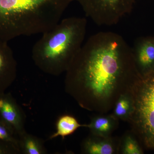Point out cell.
<instances>
[{"label": "cell", "mask_w": 154, "mask_h": 154, "mask_svg": "<svg viewBox=\"0 0 154 154\" xmlns=\"http://www.w3.org/2000/svg\"><path fill=\"white\" fill-rule=\"evenodd\" d=\"M66 73V91L88 110L96 102L110 101L120 87L131 88L141 77L131 48L122 36L110 31L88 38Z\"/></svg>", "instance_id": "obj_1"}, {"label": "cell", "mask_w": 154, "mask_h": 154, "mask_svg": "<svg viewBox=\"0 0 154 154\" xmlns=\"http://www.w3.org/2000/svg\"><path fill=\"white\" fill-rule=\"evenodd\" d=\"M72 0H0V39L42 34L60 21Z\"/></svg>", "instance_id": "obj_2"}, {"label": "cell", "mask_w": 154, "mask_h": 154, "mask_svg": "<svg viewBox=\"0 0 154 154\" xmlns=\"http://www.w3.org/2000/svg\"><path fill=\"white\" fill-rule=\"evenodd\" d=\"M87 26V19L83 17L60 20L42 33L33 45L32 57L34 63L47 74L58 76L66 72L84 44Z\"/></svg>", "instance_id": "obj_3"}, {"label": "cell", "mask_w": 154, "mask_h": 154, "mask_svg": "<svg viewBox=\"0 0 154 154\" xmlns=\"http://www.w3.org/2000/svg\"><path fill=\"white\" fill-rule=\"evenodd\" d=\"M129 92L134 102L129 119L144 146L154 150V72L141 77Z\"/></svg>", "instance_id": "obj_4"}, {"label": "cell", "mask_w": 154, "mask_h": 154, "mask_svg": "<svg viewBox=\"0 0 154 154\" xmlns=\"http://www.w3.org/2000/svg\"><path fill=\"white\" fill-rule=\"evenodd\" d=\"M138 0H72L79 4L86 16L99 26L116 25L130 14Z\"/></svg>", "instance_id": "obj_5"}, {"label": "cell", "mask_w": 154, "mask_h": 154, "mask_svg": "<svg viewBox=\"0 0 154 154\" xmlns=\"http://www.w3.org/2000/svg\"><path fill=\"white\" fill-rule=\"evenodd\" d=\"M0 119L13 128L17 137L26 131V116L10 93L0 94Z\"/></svg>", "instance_id": "obj_6"}, {"label": "cell", "mask_w": 154, "mask_h": 154, "mask_svg": "<svg viewBox=\"0 0 154 154\" xmlns=\"http://www.w3.org/2000/svg\"><path fill=\"white\" fill-rule=\"evenodd\" d=\"M136 66L141 76L154 72V36L138 38L131 48Z\"/></svg>", "instance_id": "obj_7"}, {"label": "cell", "mask_w": 154, "mask_h": 154, "mask_svg": "<svg viewBox=\"0 0 154 154\" xmlns=\"http://www.w3.org/2000/svg\"><path fill=\"white\" fill-rule=\"evenodd\" d=\"M8 42L0 39V94L5 93L17 76V62Z\"/></svg>", "instance_id": "obj_8"}, {"label": "cell", "mask_w": 154, "mask_h": 154, "mask_svg": "<svg viewBox=\"0 0 154 154\" xmlns=\"http://www.w3.org/2000/svg\"><path fill=\"white\" fill-rule=\"evenodd\" d=\"M20 152L25 154H45L47 153L44 141L26 131L18 137Z\"/></svg>", "instance_id": "obj_9"}, {"label": "cell", "mask_w": 154, "mask_h": 154, "mask_svg": "<svg viewBox=\"0 0 154 154\" xmlns=\"http://www.w3.org/2000/svg\"><path fill=\"white\" fill-rule=\"evenodd\" d=\"M83 152L89 154H112L115 152V146L107 137L89 138L82 145Z\"/></svg>", "instance_id": "obj_10"}, {"label": "cell", "mask_w": 154, "mask_h": 154, "mask_svg": "<svg viewBox=\"0 0 154 154\" xmlns=\"http://www.w3.org/2000/svg\"><path fill=\"white\" fill-rule=\"evenodd\" d=\"M88 126V125L80 124L76 119L71 116H62L58 119L57 122L55 132L50 136L49 139L52 140L59 136L64 139L73 133L79 128Z\"/></svg>", "instance_id": "obj_11"}, {"label": "cell", "mask_w": 154, "mask_h": 154, "mask_svg": "<svg viewBox=\"0 0 154 154\" xmlns=\"http://www.w3.org/2000/svg\"><path fill=\"white\" fill-rule=\"evenodd\" d=\"M115 118L111 116H99L92 119L88 127L94 135L107 137L115 126Z\"/></svg>", "instance_id": "obj_12"}, {"label": "cell", "mask_w": 154, "mask_h": 154, "mask_svg": "<svg viewBox=\"0 0 154 154\" xmlns=\"http://www.w3.org/2000/svg\"><path fill=\"white\" fill-rule=\"evenodd\" d=\"M134 110V102L129 92L122 94L116 101L113 117L120 119L129 118Z\"/></svg>", "instance_id": "obj_13"}, {"label": "cell", "mask_w": 154, "mask_h": 154, "mask_svg": "<svg viewBox=\"0 0 154 154\" xmlns=\"http://www.w3.org/2000/svg\"><path fill=\"white\" fill-rule=\"evenodd\" d=\"M12 128L0 119V141L10 144L20 153L19 140Z\"/></svg>", "instance_id": "obj_14"}, {"label": "cell", "mask_w": 154, "mask_h": 154, "mask_svg": "<svg viewBox=\"0 0 154 154\" xmlns=\"http://www.w3.org/2000/svg\"><path fill=\"white\" fill-rule=\"evenodd\" d=\"M122 153L125 154H142L143 151L135 139L128 136L124 140L122 146Z\"/></svg>", "instance_id": "obj_15"}, {"label": "cell", "mask_w": 154, "mask_h": 154, "mask_svg": "<svg viewBox=\"0 0 154 154\" xmlns=\"http://www.w3.org/2000/svg\"><path fill=\"white\" fill-rule=\"evenodd\" d=\"M19 152L10 144L0 141V154L19 153Z\"/></svg>", "instance_id": "obj_16"}, {"label": "cell", "mask_w": 154, "mask_h": 154, "mask_svg": "<svg viewBox=\"0 0 154 154\" xmlns=\"http://www.w3.org/2000/svg\"></svg>", "instance_id": "obj_17"}]
</instances>
